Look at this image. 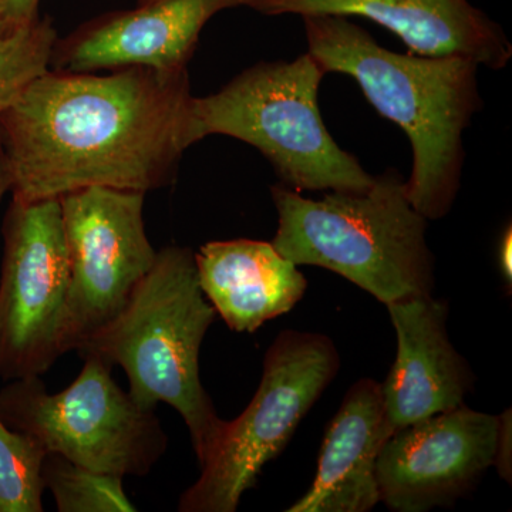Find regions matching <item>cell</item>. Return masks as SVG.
Masks as SVG:
<instances>
[{"label": "cell", "mask_w": 512, "mask_h": 512, "mask_svg": "<svg viewBox=\"0 0 512 512\" xmlns=\"http://www.w3.org/2000/svg\"><path fill=\"white\" fill-rule=\"evenodd\" d=\"M194 256L202 292L235 332H255L292 311L308 288L298 265L272 242H208Z\"/></svg>", "instance_id": "9a60e30c"}, {"label": "cell", "mask_w": 512, "mask_h": 512, "mask_svg": "<svg viewBox=\"0 0 512 512\" xmlns=\"http://www.w3.org/2000/svg\"><path fill=\"white\" fill-rule=\"evenodd\" d=\"M2 12H3V5H2V0H0V16H2Z\"/></svg>", "instance_id": "603a6c76"}, {"label": "cell", "mask_w": 512, "mask_h": 512, "mask_svg": "<svg viewBox=\"0 0 512 512\" xmlns=\"http://www.w3.org/2000/svg\"><path fill=\"white\" fill-rule=\"evenodd\" d=\"M512 235H511V227H508L507 231L504 232L503 239H501V247H500V265L501 272H503V276L505 281L508 282L511 286L512 282V264H511V254H512Z\"/></svg>", "instance_id": "ffe728a7"}, {"label": "cell", "mask_w": 512, "mask_h": 512, "mask_svg": "<svg viewBox=\"0 0 512 512\" xmlns=\"http://www.w3.org/2000/svg\"><path fill=\"white\" fill-rule=\"evenodd\" d=\"M56 42L49 19L0 18V116L49 70Z\"/></svg>", "instance_id": "2e32d148"}, {"label": "cell", "mask_w": 512, "mask_h": 512, "mask_svg": "<svg viewBox=\"0 0 512 512\" xmlns=\"http://www.w3.org/2000/svg\"><path fill=\"white\" fill-rule=\"evenodd\" d=\"M386 306L397 333V356L380 387L393 434L464 404L473 375L448 339L446 302L421 295Z\"/></svg>", "instance_id": "4fadbf2b"}, {"label": "cell", "mask_w": 512, "mask_h": 512, "mask_svg": "<svg viewBox=\"0 0 512 512\" xmlns=\"http://www.w3.org/2000/svg\"><path fill=\"white\" fill-rule=\"evenodd\" d=\"M325 74L309 53L293 62L256 64L220 92L194 97L197 141L222 134L251 144L298 192L369 190L375 177L336 144L320 117Z\"/></svg>", "instance_id": "5b68a950"}, {"label": "cell", "mask_w": 512, "mask_h": 512, "mask_svg": "<svg viewBox=\"0 0 512 512\" xmlns=\"http://www.w3.org/2000/svg\"><path fill=\"white\" fill-rule=\"evenodd\" d=\"M500 427L461 404L394 431L377 457L380 501L396 512L450 507L494 466Z\"/></svg>", "instance_id": "30bf717a"}, {"label": "cell", "mask_w": 512, "mask_h": 512, "mask_svg": "<svg viewBox=\"0 0 512 512\" xmlns=\"http://www.w3.org/2000/svg\"><path fill=\"white\" fill-rule=\"evenodd\" d=\"M249 0H157L97 20L53 47L55 72L93 73L126 67L187 69L205 23Z\"/></svg>", "instance_id": "8fae6325"}, {"label": "cell", "mask_w": 512, "mask_h": 512, "mask_svg": "<svg viewBox=\"0 0 512 512\" xmlns=\"http://www.w3.org/2000/svg\"><path fill=\"white\" fill-rule=\"evenodd\" d=\"M264 15L360 16L389 29L412 55L457 56L493 70L510 62L503 30L468 0H249Z\"/></svg>", "instance_id": "7c38bea8"}, {"label": "cell", "mask_w": 512, "mask_h": 512, "mask_svg": "<svg viewBox=\"0 0 512 512\" xmlns=\"http://www.w3.org/2000/svg\"><path fill=\"white\" fill-rule=\"evenodd\" d=\"M309 55L348 74L380 116L409 137L413 170L406 194L427 221L448 214L460 190L463 133L483 107L478 64L466 57L399 55L343 16H302Z\"/></svg>", "instance_id": "7a4b0ae2"}, {"label": "cell", "mask_w": 512, "mask_h": 512, "mask_svg": "<svg viewBox=\"0 0 512 512\" xmlns=\"http://www.w3.org/2000/svg\"><path fill=\"white\" fill-rule=\"evenodd\" d=\"M47 451L0 419V512H42Z\"/></svg>", "instance_id": "ac0fdd59"}, {"label": "cell", "mask_w": 512, "mask_h": 512, "mask_svg": "<svg viewBox=\"0 0 512 512\" xmlns=\"http://www.w3.org/2000/svg\"><path fill=\"white\" fill-rule=\"evenodd\" d=\"M144 195L89 187L59 198L69 261L67 352L119 315L156 262L144 228Z\"/></svg>", "instance_id": "9c48e42d"}, {"label": "cell", "mask_w": 512, "mask_h": 512, "mask_svg": "<svg viewBox=\"0 0 512 512\" xmlns=\"http://www.w3.org/2000/svg\"><path fill=\"white\" fill-rule=\"evenodd\" d=\"M42 478L60 512H134L123 477L99 473L72 461L47 453Z\"/></svg>", "instance_id": "e0dca14e"}, {"label": "cell", "mask_w": 512, "mask_h": 512, "mask_svg": "<svg viewBox=\"0 0 512 512\" xmlns=\"http://www.w3.org/2000/svg\"><path fill=\"white\" fill-rule=\"evenodd\" d=\"M390 436L380 383L353 384L326 429L311 490L288 512L373 510L380 503L377 457Z\"/></svg>", "instance_id": "5bb4252c"}, {"label": "cell", "mask_w": 512, "mask_h": 512, "mask_svg": "<svg viewBox=\"0 0 512 512\" xmlns=\"http://www.w3.org/2000/svg\"><path fill=\"white\" fill-rule=\"evenodd\" d=\"M272 198L279 222L272 245L293 264L336 272L384 305L431 295L427 220L396 171L375 177L365 192L311 200L282 184L272 187Z\"/></svg>", "instance_id": "277c9868"}, {"label": "cell", "mask_w": 512, "mask_h": 512, "mask_svg": "<svg viewBox=\"0 0 512 512\" xmlns=\"http://www.w3.org/2000/svg\"><path fill=\"white\" fill-rule=\"evenodd\" d=\"M40 0H2L3 12L0 18L10 20H30L37 16Z\"/></svg>", "instance_id": "d6986e66"}, {"label": "cell", "mask_w": 512, "mask_h": 512, "mask_svg": "<svg viewBox=\"0 0 512 512\" xmlns=\"http://www.w3.org/2000/svg\"><path fill=\"white\" fill-rule=\"evenodd\" d=\"M339 370L328 336L285 330L266 352L254 399L234 421H224L201 476L185 490L181 512H235L262 468L284 451L296 427Z\"/></svg>", "instance_id": "52a82bcc"}, {"label": "cell", "mask_w": 512, "mask_h": 512, "mask_svg": "<svg viewBox=\"0 0 512 512\" xmlns=\"http://www.w3.org/2000/svg\"><path fill=\"white\" fill-rule=\"evenodd\" d=\"M214 306L202 292L194 252L171 247L157 252L126 306L77 346L80 356L119 365L131 399L143 410L164 403L190 431L198 466L217 443L224 421L200 377V350L214 323Z\"/></svg>", "instance_id": "3957f363"}, {"label": "cell", "mask_w": 512, "mask_h": 512, "mask_svg": "<svg viewBox=\"0 0 512 512\" xmlns=\"http://www.w3.org/2000/svg\"><path fill=\"white\" fill-rule=\"evenodd\" d=\"M0 275V376H42L66 349L69 261L59 198H13Z\"/></svg>", "instance_id": "ba28073f"}, {"label": "cell", "mask_w": 512, "mask_h": 512, "mask_svg": "<svg viewBox=\"0 0 512 512\" xmlns=\"http://www.w3.org/2000/svg\"><path fill=\"white\" fill-rule=\"evenodd\" d=\"M192 101L187 69L47 70L0 116L13 198L164 187L198 143Z\"/></svg>", "instance_id": "6da1fadb"}, {"label": "cell", "mask_w": 512, "mask_h": 512, "mask_svg": "<svg viewBox=\"0 0 512 512\" xmlns=\"http://www.w3.org/2000/svg\"><path fill=\"white\" fill-rule=\"evenodd\" d=\"M10 173L8 158H6L5 147H3L2 134H0V201L3 195L10 191Z\"/></svg>", "instance_id": "44dd1931"}, {"label": "cell", "mask_w": 512, "mask_h": 512, "mask_svg": "<svg viewBox=\"0 0 512 512\" xmlns=\"http://www.w3.org/2000/svg\"><path fill=\"white\" fill-rule=\"evenodd\" d=\"M157 2V0H140V5H147V3Z\"/></svg>", "instance_id": "7402d4cb"}, {"label": "cell", "mask_w": 512, "mask_h": 512, "mask_svg": "<svg viewBox=\"0 0 512 512\" xmlns=\"http://www.w3.org/2000/svg\"><path fill=\"white\" fill-rule=\"evenodd\" d=\"M83 359L82 372L62 392H47L40 376L12 380L0 392V419L77 466L147 476L168 446L160 420L114 382L113 365L99 356Z\"/></svg>", "instance_id": "8992f818"}]
</instances>
